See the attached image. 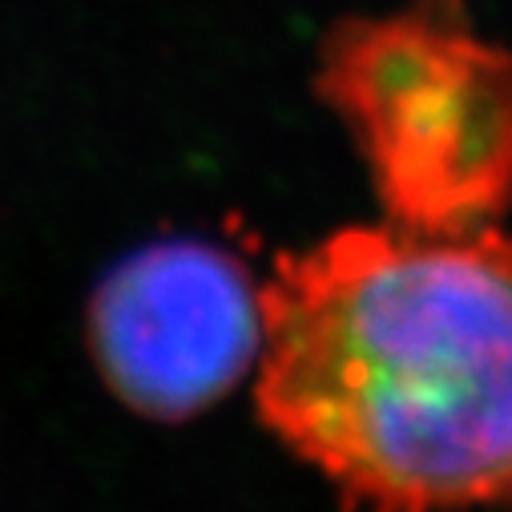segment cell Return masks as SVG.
I'll list each match as a JSON object with an SVG mask.
<instances>
[{
  "label": "cell",
  "mask_w": 512,
  "mask_h": 512,
  "mask_svg": "<svg viewBox=\"0 0 512 512\" xmlns=\"http://www.w3.org/2000/svg\"><path fill=\"white\" fill-rule=\"evenodd\" d=\"M323 93L388 218L456 230L512 214V45L480 37L460 0L343 25Z\"/></svg>",
  "instance_id": "obj_2"
},
{
  "label": "cell",
  "mask_w": 512,
  "mask_h": 512,
  "mask_svg": "<svg viewBox=\"0 0 512 512\" xmlns=\"http://www.w3.org/2000/svg\"><path fill=\"white\" fill-rule=\"evenodd\" d=\"M89 347L125 408L190 420L226 400L259 363V287L218 246L154 242L97 287Z\"/></svg>",
  "instance_id": "obj_3"
},
{
  "label": "cell",
  "mask_w": 512,
  "mask_h": 512,
  "mask_svg": "<svg viewBox=\"0 0 512 512\" xmlns=\"http://www.w3.org/2000/svg\"><path fill=\"white\" fill-rule=\"evenodd\" d=\"M263 424L351 500L512 504V230L375 222L259 287Z\"/></svg>",
  "instance_id": "obj_1"
}]
</instances>
